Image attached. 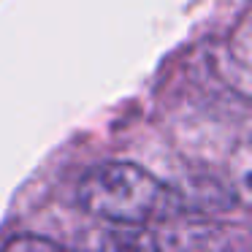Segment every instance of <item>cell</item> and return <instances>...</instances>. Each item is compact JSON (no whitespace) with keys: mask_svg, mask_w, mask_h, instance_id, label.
I'll return each instance as SVG.
<instances>
[{"mask_svg":"<svg viewBox=\"0 0 252 252\" xmlns=\"http://www.w3.org/2000/svg\"><path fill=\"white\" fill-rule=\"evenodd\" d=\"M79 203L117 225H147L179 209V198L158 176L133 163H103L79 182Z\"/></svg>","mask_w":252,"mask_h":252,"instance_id":"6da1fadb","label":"cell"}]
</instances>
